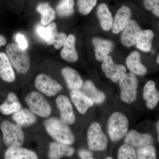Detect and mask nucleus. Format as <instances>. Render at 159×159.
<instances>
[{
	"label": "nucleus",
	"instance_id": "f257e3e1",
	"mask_svg": "<svg viewBox=\"0 0 159 159\" xmlns=\"http://www.w3.org/2000/svg\"><path fill=\"white\" fill-rule=\"evenodd\" d=\"M44 125L47 132L56 142L70 145L75 142V136L71 129L61 119L51 117L44 121Z\"/></svg>",
	"mask_w": 159,
	"mask_h": 159
},
{
	"label": "nucleus",
	"instance_id": "f03ea898",
	"mask_svg": "<svg viewBox=\"0 0 159 159\" xmlns=\"http://www.w3.org/2000/svg\"><path fill=\"white\" fill-rule=\"evenodd\" d=\"M6 54L12 67L21 74L27 73L31 65L30 55L25 49L17 44L10 43L6 48Z\"/></svg>",
	"mask_w": 159,
	"mask_h": 159
},
{
	"label": "nucleus",
	"instance_id": "7ed1b4c3",
	"mask_svg": "<svg viewBox=\"0 0 159 159\" xmlns=\"http://www.w3.org/2000/svg\"><path fill=\"white\" fill-rule=\"evenodd\" d=\"M129 123L127 117L119 111L114 112L109 118L107 129L112 142L120 141L128 131Z\"/></svg>",
	"mask_w": 159,
	"mask_h": 159
},
{
	"label": "nucleus",
	"instance_id": "20e7f679",
	"mask_svg": "<svg viewBox=\"0 0 159 159\" xmlns=\"http://www.w3.org/2000/svg\"><path fill=\"white\" fill-rule=\"evenodd\" d=\"M1 129L3 140L8 148L21 147L25 142V134L21 126L6 120L2 122Z\"/></svg>",
	"mask_w": 159,
	"mask_h": 159
},
{
	"label": "nucleus",
	"instance_id": "39448f33",
	"mask_svg": "<svg viewBox=\"0 0 159 159\" xmlns=\"http://www.w3.org/2000/svg\"><path fill=\"white\" fill-rule=\"evenodd\" d=\"M139 81L134 74L126 73L119 80L120 97L123 102L132 103L135 101L137 96V89Z\"/></svg>",
	"mask_w": 159,
	"mask_h": 159
},
{
	"label": "nucleus",
	"instance_id": "423d86ee",
	"mask_svg": "<svg viewBox=\"0 0 159 159\" xmlns=\"http://www.w3.org/2000/svg\"><path fill=\"white\" fill-rule=\"evenodd\" d=\"M87 143L90 150L103 151L107 148L108 139L99 123H91L87 131Z\"/></svg>",
	"mask_w": 159,
	"mask_h": 159
},
{
	"label": "nucleus",
	"instance_id": "0eeeda50",
	"mask_svg": "<svg viewBox=\"0 0 159 159\" xmlns=\"http://www.w3.org/2000/svg\"><path fill=\"white\" fill-rule=\"evenodd\" d=\"M25 101L30 110L39 116L47 118L51 115V106L40 93L37 92L29 93L26 96Z\"/></svg>",
	"mask_w": 159,
	"mask_h": 159
},
{
	"label": "nucleus",
	"instance_id": "6e6552de",
	"mask_svg": "<svg viewBox=\"0 0 159 159\" xmlns=\"http://www.w3.org/2000/svg\"><path fill=\"white\" fill-rule=\"evenodd\" d=\"M36 89L46 96L53 97L63 89V87L56 80L44 74H39L34 80Z\"/></svg>",
	"mask_w": 159,
	"mask_h": 159
},
{
	"label": "nucleus",
	"instance_id": "1a4fd4ad",
	"mask_svg": "<svg viewBox=\"0 0 159 159\" xmlns=\"http://www.w3.org/2000/svg\"><path fill=\"white\" fill-rule=\"evenodd\" d=\"M101 68L106 77L114 83L119 81L126 73L125 67L114 62L112 58L110 56H107L103 60Z\"/></svg>",
	"mask_w": 159,
	"mask_h": 159
},
{
	"label": "nucleus",
	"instance_id": "9d476101",
	"mask_svg": "<svg viewBox=\"0 0 159 159\" xmlns=\"http://www.w3.org/2000/svg\"><path fill=\"white\" fill-rule=\"evenodd\" d=\"M142 30L135 20H131L128 25L122 31L121 40L122 44L127 48L135 45L138 42Z\"/></svg>",
	"mask_w": 159,
	"mask_h": 159
},
{
	"label": "nucleus",
	"instance_id": "9b49d317",
	"mask_svg": "<svg viewBox=\"0 0 159 159\" xmlns=\"http://www.w3.org/2000/svg\"><path fill=\"white\" fill-rule=\"evenodd\" d=\"M56 104L59 110L61 120L68 125L74 124L76 118L69 98L65 95H60L56 98Z\"/></svg>",
	"mask_w": 159,
	"mask_h": 159
},
{
	"label": "nucleus",
	"instance_id": "f8f14e48",
	"mask_svg": "<svg viewBox=\"0 0 159 159\" xmlns=\"http://www.w3.org/2000/svg\"><path fill=\"white\" fill-rule=\"evenodd\" d=\"M125 137V144L134 148H142L153 144V138L150 134L140 133L134 129L128 131Z\"/></svg>",
	"mask_w": 159,
	"mask_h": 159
},
{
	"label": "nucleus",
	"instance_id": "ddd939ff",
	"mask_svg": "<svg viewBox=\"0 0 159 159\" xmlns=\"http://www.w3.org/2000/svg\"><path fill=\"white\" fill-rule=\"evenodd\" d=\"M132 17V11L127 6L122 5L117 11L114 18L112 31L118 34L128 25Z\"/></svg>",
	"mask_w": 159,
	"mask_h": 159
},
{
	"label": "nucleus",
	"instance_id": "4468645a",
	"mask_svg": "<svg viewBox=\"0 0 159 159\" xmlns=\"http://www.w3.org/2000/svg\"><path fill=\"white\" fill-rule=\"evenodd\" d=\"M74 152L75 149L70 145L52 142L49 145L48 157L49 159H61L64 157H71Z\"/></svg>",
	"mask_w": 159,
	"mask_h": 159
},
{
	"label": "nucleus",
	"instance_id": "2eb2a0df",
	"mask_svg": "<svg viewBox=\"0 0 159 159\" xmlns=\"http://www.w3.org/2000/svg\"><path fill=\"white\" fill-rule=\"evenodd\" d=\"M70 97L80 113L85 114L90 107L93 106V102L80 90L71 91Z\"/></svg>",
	"mask_w": 159,
	"mask_h": 159
},
{
	"label": "nucleus",
	"instance_id": "dca6fc26",
	"mask_svg": "<svg viewBox=\"0 0 159 159\" xmlns=\"http://www.w3.org/2000/svg\"><path fill=\"white\" fill-rule=\"evenodd\" d=\"M61 73L69 89L71 91L80 90L82 87L83 82L82 78L76 70L70 67H66L61 70Z\"/></svg>",
	"mask_w": 159,
	"mask_h": 159
},
{
	"label": "nucleus",
	"instance_id": "f3484780",
	"mask_svg": "<svg viewBox=\"0 0 159 159\" xmlns=\"http://www.w3.org/2000/svg\"><path fill=\"white\" fill-rule=\"evenodd\" d=\"M76 38L70 34L66 39L63 44V48L61 51V56L66 61L69 62H75L78 60V56L76 47Z\"/></svg>",
	"mask_w": 159,
	"mask_h": 159
},
{
	"label": "nucleus",
	"instance_id": "a211bd4d",
	"mask_svg": "<svg viewBox=\"0 0 159 159\" xmlns=\"http://www.w3.org/2000/svg\"><path fill=\"white\" fill-rule=\"evenodd\" d=\"M93 44L95 49V57L99 61H103L113 48V43L111 41L99 38H94Z\"/></svg>",
	"mask_w": 159,
	"mask_h": 159
},
{
	"label": "nucleus",
	"instance_id": "6ab92c4d",
	"mask_svg": "<svg viewBox=\"0 0 159 159\" xmlns=\"http://www.w3.org/2000/svg\"><path fill=\"white\" fill-rule=\"evenodd\" d=\"M143 97L148 109H153L156 107L159 100V93L156 87L155 83L152 80H149L145 84Z\"/></svg>",
	"mask_w": 159,
	"mask_h": 159
},
{
	"label": "nucleus",
	"instance_id": "aec40b11",
	"mask_svg": "<svg viewBox=\"0 0 159 159\" xmlns=\"http://www.w3.org/2000/svg\"><path fill=\"white\" fill-rule=\"evenodd\" d=\"M126 63L129 70L134 75L143 76L147 73V69L142 64L141 55L138 51L131 52L127 57Z\"/></svg>",
	"mask_w": 159,
	"mask_h": 159
},
{
	"label": "nucleus",
	"instance_id": "412c9836",
	"mask_svg": "<svg viewBox=\"0 0 159 159\" xmlns=\"http://www.w3.org/2000/svg\"><path fill=\"white\" fill-rule=\"evenodd\" d=\"M97 14L102 29L105 31L110 30L113 25L114 19L107 5L105 3L99 4Z\"/></svg>",
	"mask_w": 159,
	"mask_h": 159
},
{
	"label": "nucleus",
	"instance_id": "4be33fe9",
	"mask_svg": "<svg viewBox=\"0 0 159 159\" xmlns=\"http://www.w3.org/2000/svg\"><path fill=\"white\" fill-rule=\"evenodd\" d=\"M4 159H39L33 151L21 147L8 148L4 154Z\"/></svg>",
	"mask_w": 159,
	"mask_h": 159
},
{
	"label": "nucleus",
	"instance_id": "5701e85b",
	"mask_svg": "<svg viewBox=\"0 0 159 159\" xmlns=\"http://www.w3.org/2000/svg\"><path fill=\"white\" fill-rule=\"evenodd\" d=\"M0 77L4 81L12 82L16 79L15 74L7 55L0 53Z\"/></svg>",
	"mask_w": 159,
	"mask_h": 159
},
{
	"label": "nucleus",
	"instance_id": "b1692460",
	"mask_svg": "<svg viewBox=\"0 0 159 159\" xmlns=\"http://www.w3.org/2000/svg\"><path fill=\"white\" fill-rule=\"evenodd\" d=\"M12 119L16 124L22 127H27L33 125L37 121L35 114L30 110L21 109L13 114Z\"/></svg>",
	"mask_w": 159,
	"mask_h": 159
},
{
	"label": "nucleus",
	"instance_id": "393cba45",
	"mask_svg": "<svg viewBox=\"0 0 159 159\" xmlns=\"http://www.w3.org/2000/svg\"><path fill=\"white\" fill-rule=\"evenodd\" d=\"M21 109V104L17 96L12 93H9L6 101L0 105V111L4 115L15 113Z\"/></svg>",
	"mask_w": 159,
	"mask_h": 159
},
{
	"label": "nucleus",
	"instance_id": "a878e982",
	"mask_svg": "<svg viewBox=\"0 0 159 159\" xmlns=\"http://www.w3.org/2000/svg\"><path fill=\"white\" fill-rule=\"evenodd\" d=\"M83 92L94 103L100 104L104 102L106 98L105 94L97 88L91 80H87L83 86Z\"/></svg>",
	"mask_w": 159,
	"mask_h": 159
},
{
	"label": "nucleus",
	"instance_id": "bb28decb",
	"mask_svg": "<svg viewBox=\"0 0 159 159\" xmlns=\"http://www.w3.org/2000/svg\"><path fill=\"white\" fill-rule=\"evenodd\" d=\"M36 10L41 16V24L43 25L51 24L56 17V11L48 3H40L37 6Z\"/></svg>",
	"mask_w": 159,
	"mask_h": 159
},
{
	"label": "nucleus",
	"instance_id": "cd10ccee",
	"mask_svg": "<svg viewBox=\"0 0 159 159\" xmlns=\"http://www.w3.org/2000/svg\"><path fill=\"white\" fill-rule=\"evenodd\" d=\"M57 29V25L54 22L49 24L47 27L42 26H38L36 32L41 38L44 40L48 45H52L54 42V33L55 29Z\"/></svg>",
	"mask_w": 159,
	"mask_h": 159
},
{
	"label": "nucleus",
	"instance_id": "c85d7f7f",
	"mask_svg": "<svg viewBox=\"0 0 159 159\" xmlns=\"http://www.w3.org/2000/svg\"><path fill=\"white\" fill-rule=\"evenodd\" d=\"M154 36V34L152 30H145L142 31L141 37L136 44L137 48L144 52H149L152 47V41Z\"/></svg>",
	"mask_w": 159,
	"mask_h": 159
},
{
	"label": "nucleus",
	"instance_id": "c756f323",
	"mask_svg": "<svg viewBox=\"0 0 159 159\" xmlns=\"http://www.w3.org/2000/svg\"><path fill=\"white\" fill-rule=\"evenodd\" d=\"M74 0H60L56 7L59 17H69L74 14Z\"/></svg>",
	"mask_w": 159,
	"mask_h": 159
},
{
	"label": "nucleus",
	"instance_id": "7c9ffc66",
	"mask_svg": "<svg viewBox=\"0 0 159 159\" xmlns=\"http://www.w3.org/2000/svg\"><path fill=\"white\" fill-rule=\"evenodd\" d=\"M136 159H157L155 148L153 145H149L138 148Z\"/></svg>",
	"mask_w": 159,
	"mask_h": 159
},
{
	"label": "nucleus",
	"instance_id": "2f4dec72",
	"mask_svg": "<svg viewBox=\"0 0 159 159\" xmlns=\"http://www.w3.org/2000/svg\"><path fill=\"white\" fill-rule=\"evenodd\" d=\"M97 0H77V6L79 13L83 15L89 14L97 5Z\"/></svg>",
	"mask_w": 159,
	"mask_h": 159
},
{
	"label": "nucleus",
	"instance_id": "473e14b6",
	"mask_svg": "<svg viewBox=\"0 0 159 159\" xmlns=\"http://www.w3.org/2000/svg\"><path fill=\"white\" fill-rule=\"evenodd\" d=\"M117 157L118 159H136V152L132 147L124 144L119 147Z\"/></svg>",
	"mask_w": 159,
	"mask_h": 159
},
{
	"label": "nucleus",
	"instance_id": "72a5a7b5",
	"mask_svg": "<svg viewBox=\"0 0 159 159\" xmlns=\"http://www.w3.org/2000/svg\"><path fill=\"white\" fill-rule=\"evenodd\" d=\"M143 4L146 9L159 17V0H143Z\"/></svg>",
	"mask_w": 159,
	"mask_h": 159
},
{
	"label": "nucleus",
	"instance_id": "f704fd0d",
	"mask_svg": "<svg viewBox=\"0 0 159 159\" xmlns=\"http://www.w3.org/2000/svg\"><path fill=\"white\" fill-rule=\"evenodd\" d=\"M66 35L63 32H59L57 29H55L54 33V42L53 45L54 48L56 49H59L63 45L66 39Z\"/></svg>",
	"mask_w": 159,
	"mask_h": 159
},
{
	"label": "nucleus",
	"instance_id": "c9c22d12",
	"mask_svg": "<svg viewBox=\"0 0 159 159\" xmlns=\"http://www.w3.org/2000/svg\"><path fill=\"white\" fill-rule=\"evenodd\" d=\"M16 40L17 42L18 45L21 48L26 49L28 48V42L25 37L23 34L20 33L16 34Z\"/></svg>",
	"mask_w": 159,
	"mask_h": 159
},
{
	"label": "nucleus",
	"instance_id": "e433bc0d",
	"mask_svg": "<svg viewBox=\"0 0 159 159\" xmlns=\"http://www.w3.org/2000/svg\"><path fill=\"white\" fill-rule=\"evenodd\" d=\"M78 156L81 159H88L93 157V153L89 150L80 149L78 152Z\"/></svg>",
	"mask_w": 159,
	"mask_h": 159
},
{
	"label": "nucleus",
	"instance_id": "4c0bfd02",
	"mask_svg": "<svg viewBox=\"0 0 159 159\" xmlns=\"http://www.w3.org/2000/svg\"><path fill=\"white\" fill-rule=\"evenodd\" d=\"M7 43V39L5 36L0 34V47L5 46Z\"/></svg>",
	"mask_w": 159,
	"mask_h": 159
},
{
	"label": "nucleus",
	"instance_id": "58836bf2",
	"mask_svg": "<svg viewBox=\"0 0 159 159\" xmlns=\"http://www.w3.org/2000/svg\"><path fill=\"white\" fill-rule=\"evenodd\" d=\"M156 129L157 133H158V141L159 142V121H158L156 124Z\"/></svg>",
	"mask_w": 159,
	"mask_h": 159
},
{
	"label": "nucleus",
	"instance_id": "ea45409f",
	"mask_svg": "<svg viewBox=\"0 0 159 159\" xmlns=\"http://www.w3.org/2000/svg\"><path fill=\"white\" fill-rule=\"evenodd\" d=\"M157 63L158 64H159V55H158V56H157Z\"/></svg>",
	"mask_w": 159,
	"mask_h": 159
},
{
	"label": "nucleus",
	"instance_id": "a19ab883",
	"mask_svg": "<svg viewBox=\"0 0 159 159\" xmlns=\"http://www.w3.org/2000/svg\"><path fill=\"white\" fill-rule=\"evenodd\" d=\"M105 159H113V158H112L111 157H107Z\"/></svg>",
	"mask_w": 159,
	"mask_h": 159
},
{
	"label": "nucleus",
	"instance_id": "79ce46f5",
	"mask_svg": "<svg viewBox=\"0 0 159 159\" xmlns=\"http://www.w3.org/2000/svg\"><path fill=\"white\" fill-rule=\"evenodd\" d=\"M95 159L93 158V157H91V158H89V159Z\"/></svg>",
	"mask_w": 159,
	"mask_h": 159
}]
</instances>
